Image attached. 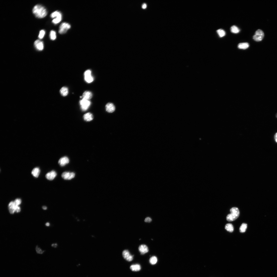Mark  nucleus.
Listing matches in <instances>:
<instances>
[{
  "label": "nucleus",
  "instance_id": "obj_1",
  "mask_svg": "<svg viewBox=\"0 0 277 277\" xmlns=\"http://www.w3.org/2000/svg\"><path fill=\"white\" fill-rule=\"evenodd\" d=\"M33 13L35 16L38 18H42L45 17L47 12L45 8L40 5H36L33 7Z\"/></svg>",
  "mask_w": 277,
  "mask_h": 277
},
{
  "label": "nucleus",
  "instance_id": "obj_2",
  "mask_svg": "<svg viewBox=\"0 0 277 277\" xmlns=\"http://www.w3.org/2000/svg\"><path fill=\"white\" fill-rule=\"evenodd\" d=\"M231 213L227 216L226 219L228 221H232L236 220L239 216L240 214L239 210L238 208L234 207L230 210Z\"/></svg>",
  "mask_w": 277,
  "mask_h": 277
},
{
  "label": "nucleus",
  "instance_id": "obj_3",
  "mask_svg": "<svg viewBox=\"0 0 277 277\" xmlns=\"http://www.w3.org/2000/svg\"><path fill=\"white\" fill-rule=\"evenodd\" d=\"M80 103L81 110L83 111H85L90 106L91 103L89 100L82 98L80 100Z\"/></svg>",
  "mask_w": 277,
  "mask_h": 277
},
{
  "label": "nucleus",
  "instance_id": "obj_4",
  "mask_svg": "<svg viewBox=\"0 0 277 277\" xmlns=\"http://www.w3.org/2000/svg\"><path fill=\"white\" fill-rule=\"evenodd\" d=\"M264 35V33L263 31L258 29L255 32V34L253 36V38L256 41H261L263 39Z\"/></svg>",
  "mask_w": 277,
  "mask_h": 277
},
{
  "label": "nucleus",
  "instance_id": "obj_5",
  "mask_svg": "<svg viewBox=\"0 0 277 277\" xmlns=\"http://www.w3.org/2000/svg\"><path fill=\"white\" fill-rule=\"evenodd\" d=\"M71 27L70 25L68 23L66 22L63 23L60 26L58 32L60 34H64L66 33Z\"/></svg>",
  "mask_w": 277,
  "mask_h": 277
},
{
  "label": "nucleus",
  "instance_id": "obj_6",
  "mask_svg": "<svg viewBox=\"0 0 277 277\" xmlns=\"http://www.w3.org/2000/svg\"><path fill=\"white\" fill-rule=\"evenodd\" d=\"M90 70H87L85 72L84 74V80L87 82L90 83L93 81L94 78L91 75Z\"/></svg>",
  "mask_w": 277,
  "mask_h": 277
},
{
  "label": "nucleus",
  "instance_id": "obj_7",
  "mask_svg": "<svg viewBox=\"0 0 277 277\" xmlns=\"http://www.w3.org/2000/svg\"><path fill=\"white\" fill-rule=\"evenodd\" d=\"M122 254L123 258L126 261L130 262L133 260V255L131 254L128 250H124Z\"/></svg>",
  "mask_w": 277,
  "mask_h": 277
},
{
  "label": "nucleus",
  "instance_id": "obj_8",
  "mask_svg": "<svg viewBox=\"0 0 277 277\" xmlns=\"http://www.w3.org/2000/svg\"><path fill=\"white\" fill-rule=\"evenodd\" d=\"M61 176L65 180H70L74 177L75 174L73 172H65L62 174Z\"/></svg>",
  "mask_w": 277,
  "mask_h": 277
},
{
  "label": "nucleus",
  "instance_id": "obj_9",
  "mask_svg": "<svg viewBox=\"0 0 277 277\" xmlns=\"http://www.w3.org/2000/svg\"><path fill=\"white\" fill-rule=\"evenodd\" d=\"M34 45L35 47L37 50L41 51L44 48V44L42 41L39 40H36L34 42Z\"/></svg>",
  "mask_w": 277,
  "mask_h": 277
},
{
  "label": "nucleus",
  "instance_id": "obj_10",
  "mask_svg": "<svg viewBox=\"0 0 277 277\" xmlns=\"http://www.w3.org/2000/svg\"><path fill=\"white\" fill-rule=\"evenodd\" d=\"M56 175V172L55 171L53 170L47 173L46 174L45 177L48 180H52L55 178Z\"/></svg>",
  "mask_w": 277,
  "mask_h": 277
},
{
  "label": "nucleus",
  "instance_id": "obj_11",
  "mask_svg": "<svg viewBox=\"0 0 277 277\" xmlns=\"http://www.w3.org/2000/svg\"><path fill=\"white\" fill-rule=\"evenodd\" d=\"M105 109L106 111L107 112L111 113L115 111V107L113 104L111 103H108L106 105Z\"/></svg>",
  "mask_w": 277,
  "mask_h": 277
},
{
  "label": "nucleus",
  "instance_id": "obj_12",
  "mask_svg": "<svg viewBox=\"0 0 277 277\" xmlns=\"http://www.w3.org/2000/svg\"><path fill=\"white\" fill-rule=\"evenodd\" d=\"M69 160L68 157L64 156L61 158L58 161V163L61 166H64L68 163Z\"/></svg>",
  "mask_w": 277,
  "mask_h": 277
},
{
  "label": "nucleus",
  "instance_id": "obj_13",
  "mask_svg": "<svg viewBox=\"0 0 277 277\" xmlns=\"http://www.w3.org/2000/svg\"><path fill=\"white\" fill-rule=\"evenodd\" d=\"M138 250L141 254H144L149 251L147 246L145 244L140 245L138 247Z\"/></svg>",
  "mask_w": 277,
  "mask_h": 277
},
{
  "label": "nucleus",
  "instance_id": "obj_14",
  "mask_svg": "<svg viewBox=\"0 0 277 277\" xmlns=\"http://www.w3.org/2000/svg\"><path fill=\"white\" fill-rule=\"evenodd\" d=\"M92 93L91 92L86 91L83 93L82 97L83 98L89 100L92 98Z\"/></svg>",
  "mask_w": 277,
  "mask_h": 277
},
{
  "label": "nucleus",
  "instance_id": "obj_15",
  "mask_svg": "<svg viewBox=\"0 0 277 277\" xmlns=\"http://www.w3.org/2000/svg\"><path fill=\"white\" fill-rule=\"evenodd\" d=\"M83 118L85 121H89L93 120V116L92 114L91 113H87L84 115Z\"/></svg>",
  "mask_w": 277,
  "mask_h": 277
},
{
  "label": "nucleus",
  "instance_id": "obj_16",
  "mask_svg": "<svg viewBox=\"0 0 277 277\" xmlns=\"http://www.w3.org/2000/svg\"><path fill=\"white\" fill-rule=\"evenodd\" d=\"M52 21V22L54 24H57L60 22L62 19V15L60 12L59 14Z\"/></svg>",
  "mask_w": 277,
  "mask_h": 277
},
{
  "label": "nucleus",
  "instance_id": "obj_17",
  "mask_svg": "<svg viewBox=\"0 0 277 277\" xmlns=\"http://www.w3.org/2000/svg\"><path fill=\"white\" fill-rule=\"evenodd\" d=\"M40 170L39 168L36 167L32 170L31 172V173L35 177H37L40 173Z\"/></svg>",
  "mask_w": 277,
  "mask_h": 277
},
{
  "label": "nucleus",
  "instance_id": "obj_18",
  "mask_svg": "<svg viewBox=\"0 0 277 277\" xmlns=\"http://www.w3.org/2000/svg\"><path fill=\"white\" fill-rule=\"evenodd\" d=\"M130 269L132 271H137L141 269V266L138 264H133L130 266Z\"/></svg>",
  "mask_w": 277,
  "mask_h": 277
},
{
  "label": "nucleus",
  "instance_id": "obj_19",
  "mask_svg": "<svg viewBox=\"0 0 277 277\" xmlns=\"http://www.w3.org/2000/svg\"><path fill=\"white\" fill-rule=\"evenodd\" d=\"M249 44L246 42L239 43L238 45V47L240 49H246L249 47Z\"/></svg>",
  "mask_w": 277,
  "mask_h": 277
},
{
  "label": "nucleus",
  "instance_id": "obj_20",
  "mask_svg": "<svg viewBox=\"0 0 277 277\" xmlns=\"http://www.w3.org/2000/svg\"><path fill=\"white\" fill-rule=\"evenodd\" d=\"M60 92L62 96H66L68 93V89L66 87H63L60 89Z\"/></svg>",
  "mask_w": 277,
  "mask_h": 277
},
{
  "label": "nucleus",
  "instance_id": "obj_21",
  "mask_svg": "<svg viewBox=\"0 0 277 277\" xmlns=\"http://www.w3.org/2000/svg\"><path fill=\"white\" fill-rule=\"evenodd\" d=\"M225 229L227 231L231 232H233L234 230L233 225L230 223L227 224L225 225Z\"/></svg>",
  "mask_w": 277,
  "mask_h": 277
},
{
  "label": "nucleus",
  "instance_id": "obj_22",
  "mask_svg": "<svg viewBox=\"0 0 277 277\" xmlns=\"http://www.w3.org/2000/svg\"><path fill=\"white\" fill-rule=\"evenodd\" d=\"M230 30L232 33H238L240 31L239 28L236 26L234 25L231 27Z\"/></svg>",
  "mask_w": 277,
  "mask_h": 277
},
{
  "label": "nucleus",
  "instance_id": "obj_23",
  "mask_svg": "<svg viewBox=\"0 0 277 277\" xmlns=\"http://www.w3.org/2000/svg\"><path fill=\"white\" fill-rule=\"evenodd\" d=\"M247 227V224L245 223H243L241 225L239 229L240 232L241 233H244L245 232Z\"/></svg>",
  "mask_w": 277,
  "mask_h": 277
},
{
  "label": "nucleus",
  "instance_id": "obj_24",
  "mask_svg": "<svg viewBox=\"0 0 277 277\" xmlns=\"http://www.w3.org/2000/svg\"><path fill=\"white\" fill-rule=\"evenodd\" d=\"M216 32L220 37L224 36L225 35V32L223 29H220L216 31Z\"/></svg>",
  "mask_w": 277,
  "mask_h": 277
},
{
  "label": "nucleus",
  "instance_id": "obj_25",
  "mask_svg": "<svg viewBox=\"0 0 277 277\" xmlns=\"http://www.w3.org/2000/svg\"><path fill=\"white\" fill-rule=\"evenodd\" d=\"M157 258L155 256H152L150 259L149 262L152 265L155 264L157 261Z\"/></svg>",
  "mask_w": 277,
  "mask_h": 277
},
{
  "label": "nucleus",
  "instance_id": "obj_26",
  "mask_svg": "<svg viewBox=\"0 0 277 277\" xmlns=\"http://www.w3.org/2000/svg\"><path fill=\"white\" fill-rule=\"evenodd\" d=\"M50 36L51 39L52 40H55L56 38V33L53 30L51 31L50 32Z\"/></svg>",
  "mask_w": 277,
  "mask_h": 277
},
{
  "label": "nucleus",
  "instance_id": "obj_27",
  "mask_svg": "<svg viewBox=\"0 0 277 277\" xmlns=\"http://www.w3.org/2000/svg\"><path fill=\"white\" fill-rule=\"evenodd\" d=\"M45 34V32L44 30H42L40 31L38 36V38L40 39H42L44 37Z\"/></svg>",
  "mask_w": 277,
  "mask_h": 277
},
{
  "label": "nucleus",
  "instance_id": "obj_28",
  "mask_svg": "<svg viewBox=\"0 0 277 277\" xmlns=\"http://www.w3.org/2000/svg\"><path fill=\"white\" fill-rule=\"evenodd\" d=\"M60 13V12L58 11H55L52 13L51 15V17L53 18L55 17Z\"/></svg>",
  "mask_w": 277,
  "mask_h": 277
},
{
  "label": "nucleus",
  "instance_id": "obj_29",
  "mask_svg": "<svg viewBox=\"0 0 277 277\" xmlns=\"http://www.w3.org/2000/svg\"><path fill=\"white\" fill-rule=\"evenodd\" d=\"M14 201L16 205L19 206L21 203V200L20 199L18 198L16 199Z\"/></svg>",
  "mask_w": 277,
  "mask_h": 277
},
{
  "label": "nucleus",
  "instance_id": "obj_30",
  "mask_svg": "<svg viewBox=\"0 0 277 277\" xmlns=\"http://www.w3.org/2000/svg\"><path fill=\"white\" fill-rule=\"evenodd\" d=\"M36 250L37 253L39 254H42L44 252L41 249L37 246L36 248Z\"/></svg>",
  "mask_w": 277,
  "mask_h": 277
},
{
  "label": "nucleus",
  "instance_id": "obj_31",
  "mask_svg": "<svg viewBox=\"0 0 277 277\" xmlns=\"http://www.w3.org/2000/svg\"><path fill=\"white\" fill-rule=\"evenodd\" d=\"M152 221V219L151 218L149 217H146L144 221L145 222H150Z\"/></svg>",
  "mask_w": 277,
  "mask_h": 277
},
{
  "label": "nucleus",
  "instance_id": "obj_32",
  "mask_svg": "<svg viewBox=\"0 0 277 277\" xmlns=\"http://www.w3.org/2000/svg\"><path fill=\"white\" fill-rule=\"evenodd\" d=\"M15 211L17 213H18L19 212L21 211V209L20 207L18 206H17L15 209Z\"/></svg>",
  "mask_w": 277,
  "mask_h": 277
},
{
  "label": "nucleus",
  "instance_id": "obj_33",
  "mask_svg": "<svg viewBox=\"0 0 277 277\" xmlns=\"http://www.w3.org/2000/svg\"><path fill=\"white\" fill-rule=\"evenodd\" d=\"M146 7H147V5H146V4H145V3L143 4L142 5V8H143V9L145 8Z\"/></svg>",
  "mask_w": 277,
  "mask_h": 277
},
{
  "label": "nucleus",
  "instance_id": "obj_34",
  "mask_svg": "<svg viewBox=\"0 0 277 277\" xmlns=\"http://www.w3.org/2000/svg\"><path fill=\"white\" fill-rule=\"evenodd\" d=\"M274 138L275 141L277 143V133L275 135Z\"/></svg>",
  "mask_w": 277,
  "mask_h": 277
},
{
  "label": "nucleus",
  "instance_id": "obj_35",
  "mask_svg": "<svg viewBox=\"0 0 277 277\" xmlns=\"http://www.w3.org/2000/svg\"><path fill=\"white\" fill-rule=\"evenodd\" d=\"M52 246L54 248H56L57 246V244L56 243L53 244H52Z\"/></svg>",
  "mask_w": 277,
  "mask_h": 277
},
{
  "label": "nucleus",
  "instance_id": "obj_36",
  "mask_svg": "<svg viewBox=\"0 0 277 277\" xmlns=\"http://www.w3.org/2000/svg\"><path fill=\"white\" fill-rule=\"evenodd\" d=\"M42 209L44 210H46L47 209V207L46 206H42Z\"/></svg>",
  "mask_w": 277,
  "mask_h": 277
},
{
  "label": "nucleus",
  "instance_id": "obj_37",
  "mask_svg": "<svg viewBox=\"0 0 277 277\" xmlns=\"http://www.w3.org/2000/svg\"><path fill=\"white\" fill-rule=\"evenodd\" d=\"M45 225L46 226H49L50 225V223H49L47 222L46 223Z\"/></svg>",
  "mask_w": 277,
  "mask_h": 277
},
{
  "label": "nucleus",
  "instance_id": "obj_38",
  "mask_svg": "<svg viewBox=\"0 0 277 277\" xmlns=\"http://www.w3.org/2000/svg\"><path fill=\"white\" fill-rule=\"evenodd\" d=\"M276 117H277V113H276Z\"/></svg>",
  "mask_w": 277,
  "mask_h": 277
}]
</instances>
